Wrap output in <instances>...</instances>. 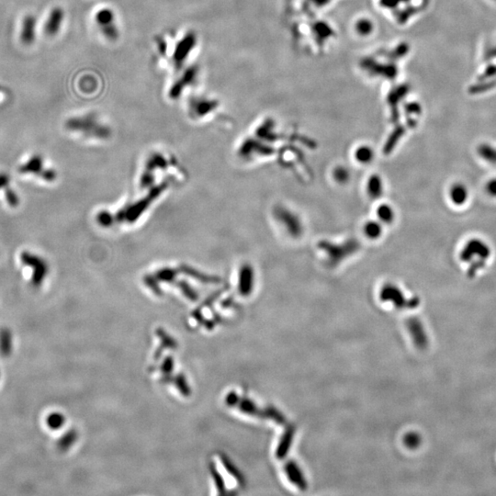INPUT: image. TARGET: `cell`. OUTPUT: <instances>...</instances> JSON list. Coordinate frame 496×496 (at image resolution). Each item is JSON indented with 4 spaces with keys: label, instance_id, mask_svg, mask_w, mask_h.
Here are the masks:
<instances>
[{
    "label": "cell",
    "instance_id": "1",
    "mask_svg": "<svg viewBox=\"0 0 496 496\" xmlns=\"http://www.w3.org/2000/svg\"><path fill=\"white\" fill-rule=\"evenodd\" d=\"M492 250L489 245L480 238H472L461 248L459 258L461 262L469 264L470 277H474L483 269L490 258Z\"/></svg>",
    "mask_w": 496,
    "mask_h": 496
},
{
    "label": "cell",
    "instance_id": "2",
    "mask_svg": "<svg viewBox=\"0 0 496 496\" xmlns=\"http://www.w3.org/2000/svg\"><path fill=\"white\" fill-rule=\"evenodd\" d=\"M65 126L74 132H82L86 134H93V135H102L104 132V127L99 125L93 115H86L84 117H75L71 118L66 121Z\"/></svg>",
    "mask_w": 496,
    "mask_h": 496
},
{
    "label": "cell",
    "instance_id": "3",
    "mask_svg": "<svg viewBox=\"0 0 496 496\" xmlns=\"http://www.w3.org/2000/svg\"><path fill=\"white\" fill-rule=\"evenodd\" d=\"M20 260L25 266L33 267L32 284L35 286H40L48 272L47 263L38 255H35L30 252H22L20 254Z\"/></svg>",
    "mask_w": 496,
    "mask_h": 496
},
{
    "label": "cell",
    "instance_id": "4",
    "mask_svg": "<svg viewBox=\"0 0 496 496\" xmlns=\"http://www.w3.org/2000/svg\"><path fill=\"white\" fill-rule=\"evenodd\" d=\"M95 18L102 34L106 38L112 41L118 38L119 31L115 24L114 13L111 9L108 7L101 8L97 12Z\"/></svg>",
    "mask_w": 496,
    "mask_h": 496
},
{
    "label": "cell",
    "instance_id": "5",
    "mask_svg": "<svg viewBox=\"0 0 496 496\" xmlns=\"http://www.w3.org/2000/svg\"><path fill=\"white\" fill-rule=\"evenodd\" d=\"M380 298L383 301H392L397 308H413L418 304V299H413L407 300L399 288L388 284L382 289L380 293Z\"/></svg>",
    "mask_w": 496,
    "mask_h": 496
},
{
    "label": "cell",
    "instance_id": "6",
    "mask_svg": "<svg viewBox=\"0 0 496 496\" xmlns=\"http://www.w3.org/2000/svg\"><path fill=\"white\" fill-rule=\"evenodd\" d=\"M64 19V10L61 6H54L51 9L45 26L46 35L50 37L56 36L61 30Z\"/></svg>",
    "mask_w": 496,
    "mask_h": 496
},
{
    "label": "cell",
    "instance_id": "7",
    "mask_svg": "<svg viewBox=\"0 0 496 496\" xmlns=\"http://www.w3.org/2000/svg\"><path fill=\"white\" fill-rule=\"evenodd\" d=\"M197 43L196 36L193 33H190L185 38L182 39L177 46L174 52V59L178 65L183 64L185 60L189 57V54L193 50Z\"/></svg>",
    "mask_w": 496,
    "mask_h": 496
},
{
    "label": "cell",
    "instance_id": "8",
    "mask_svg": "<svg viewBox=\"0 0 496 496\" xmlns=\"http://www.w3.org/2000/svg\"><path fill=\"white\" fill-rule=\"evenodd\" d=\"M36 23L37 20L35 16L32 14L26 15L21 23L19 39L21 43L25 45H32L36 39Z\"/></svg>",
    "mask_w": 496,
    "mask_h": 496
},
{
    "label": "cell",
    "instance_id": "9",
    "mask_svg": "<svg viewBox=\"0 0 496 496\" xmlns=\"http://www.w3.org/2000/svg\"><path fill=\"white\" fill-rule=\"evenodd\" d=\"M285 471L289 480L295 484L300 490H305L307 488L306 479L299 466L293 461H290L285 467Z\"/></svg>",
    "mask_w": 496,
    "mask_h": 496
},
{
    "label": "cell",
    "instance_id": "10",
    "mask_svg": "<svg viewBox=\"0 0 496 496\" xmlns=\"http://www.w3.org/2000/svg\"><path fill=\"white\" fill-rule=\"evenodd\" d=\"M408 329L413 337L415 345L421 348L426 347L427 345V337L419 321H417L416 319H411L408 322Z\"/></svg>",
    "mask_w": 496,
    "mask_h": 496
},
{
    "label": "cell",
    "instance_id": "11",
    "mask_svg": "<svg viewBox=\"0 0 496 496\" xmlns=\"http://www.w3.org/2000/svg\"><path fill=\"white\" fill-rule=\"evenodd\" d=\"M449 198L456 206H462L469 198V191L465 185L456 183L449 190Z\"/></svg>",
    "mask_w": 496,
    "mask_h": 496
},
{
    "label": "cell",
    "instance_id": "12",
    "mask_svg": "<svg viewBox=\"0 0 496 496\" xmlns=\"http://www.w3.org/2000/svg\"><path fill=\"white\" fill-rule=\"evenodd\" d=\"M19 171L21 173H32V174H38L42 178H44L45 171L43 170V159L41 156L35 155L32 156L31 159L29 160L26 164L20 166Z\"/></svg>",
    "mask_w": 496,
    "mask_h": 496
},
{
    "label": "cell",
    "instance_id": "13",
    "mask_svg": "<svg viewBox=\"0 0 496 496\" xmlns=\"http://www.w3.org/2000/svg\"><path fill=\"white\" fill-rule=\"evenodd\" d=\"M294 434H295L294 428L293 427H289L287 429L285 434L283 435V437L281 439V441H280V445H279V447H278V450H277V456L279 458H283L288 455L289 450H290V448L292 446Z\"/></svg>",
    "mask_w": 496,
    "mask_h": 496
},
{
    "label": "cell",
    "instance_id": "14",
    "mask_svg": "<svg viewBox=\"0 0 496 496\" xmlns=\"http://www.w3.org/2000/svg\"><path fill=\"white\" fill-rule=\"evenodd\" d=\"M196 73L197 71L195 69H189L186 71V73L181 77V79H179V81L176 83L175 86L172 88V97H178L183 89L188 86V84L193 82V80L196 77Z\"/></svg>",
    "mask_w": 496,
    "mask_h": 496
},
{
    "label": "cell",
    "instance_id": "15",
    "mask_svg": "<svg viewBox=\"0 0 496 496\" xmlns=\"http://www.w3.org/2000/svg\"><path fill=\"white\" fill-rule=\"evenodd\" d=\"M364 235L369 240H377L382 236L383 224L380 221H369L364 225Z\"/></svg>",
    "mask_w": 496,
    "mask_h": 496
},
{
    "label": "cell",
    "instance_id": "16",
    "mask_svg": "<svg viewBox=\"0 0 496 496\" xmlns=\"http://www.w3.org/2000/svg\"><path fill=\"white\" fill-rule=\"evenodd\" d=\"M367 191L370 198H379L383 194V181L378 175H373L367 183Z\"/></svg>",
    "mask_w": 496,
    "mask_h": 496
},
{
    "label": "cell",
    "instance_id": "17",
    "mask_svg": "<svg viewBox=\"0 0 496 496\" xmlns=\"http://www.w3.org/2000/svg\"><path fill=\"white\" fill-rule=\"evenodd\" d=\"M377 216L381 223L384 224H391L395 220V211L394 208L389 204H382L377 209Z\"/></svg>",
    "mask_w": 496,
    "mask_h": 496
},
{
    "label": "cell",
    "instance_id": "18",
    "mask_svg": "<svg viewBox=\"0 0 496 496\" xmlns=\"http://www.w3.org/2000/svg\"><path fill=\"white\" fill-rule=\"evenodd\" d=\"M478 154L486 163L496 166V147L489 144H483L478 147Z\"/></svg>",
    "mask_w": 496,
    "mask_h": 496
},
{
    "label": "cell",
    "instance_id": "19",
    "mask_svg": "<svg viewBox=\"0 0 496 496\" xmlns=\"http://www.w3.org/2000/svg\"><path fill=\"white\" fill-rule=\"evenodd\" d=\"M374 151L369 146H361L358 147L355 152V158L360 164L366 165L369 164L374 158Z\"/></svg>",
    "mask_w": 496,
    "mask_h": 496
},
{
    "label": "cell",
    "instance_id": "20",
    "mask_svg": "<svg viewBox=\"0 0 496 496\" xmlns=\"http://www.w3.org/2000/svg\"><path fill=\"white\" fill-rule=\"evenodd\" d=\"M356 32L361 35H368L373 30V25L369 19H359L356 24Z\"/></svg>",
    "mask_w": 496,
    "mask_h": 496
},
{
    "label": "cell",
    "instance_id": "21",
    "mask_svg": "<svg viewBox=\"0 0 496 496\" xmlns=\"http://www.w3.org/2000/svg\"><path fill=\"white\" fill-rule=\"evenodd\" d=\"M334 178H335V179L337 180L338 183L345 184V183H347L349 180V171L347 168H345V167L338 166V167L336 168V170L334 171Z\"/></svg>",
    "mask_w": 496,
    "mask_h": 496
},
{
    "label": "cell",
    "instance_id": "22",
    "mask_svg": "<svg viewBox=\"0 0 496 496\" xmlns=\"http://www.w3.org/2000/svg\"><path fill=\"white\" fill-rule=\"evenodd\" d=\"M63 423H64V417L60 413H52L48 418V425L53 429L61 427L63 426Z\"/></svg>",
    "mask_w": 496,
    "mask_h": 496
},
{
    "label": "cell",
    "instance_id": "23",
    "mask_svg": "<svg viewBox=\"0 0 496 496\" xmlns=\"http://www.w3.org/2000/svg\"><path fill=\"white\" fill-rule=\"evenodd\" d=\"M404 442H405V445L407 446L408 447L415 448L420 444V438L416 434L411 433V434H409V435H407L405 437Z\"/></svg>",
    "mask_w": 496,
    "mask_h": 496
},
{
    "label": "cell",
    "instance_id": "24",
    "mask_svg": "<svg viewBox=\"0 0 496 496\" xmlns=\"http://www.w3.org/2000/svg\"><path fill=\"white\" fill-rule=\"evenodd\" d=\"M6 200L8 204L12 207H16L19 205V198L17 196V194L14 192V191H11V190H7L6 192Z\"/></svg>",
    "mask_w": 496,
    "mask_h": 496
},
{
    "label": "cell",
    "instance_id": "25",
    "mask_svg": "<svg viewBox=\"0 0 496 496\" xmlns=\"http://www.w3.org/2000/svg\"><path fill=\"white\" fill-rule=\"evenodd\" d=\"M485 190H486V192L489 194V196L496 198V178H493V179H491L490 181L487 182Z\"/></svg>",
    "mask_w": 496,
    "mask_h": 496
},
{
    "label": "cell",
    "instance_id": "26",
    "mask_svg": "<svg viewBox=\"0 0 496 496\" xmlns=\"http://www.w3.org/2000/svg\"><path fill=\"white\" fill-rule=\"evenodd\" d=\"M496 75V65H489V66L486 68V70L484 71V74L482 75V77H484V78H488V77H495Z\"/></svg>",
    "mask_w": 496,
    "mask_h": 496
},
{
    "label": "cell",
    "instance_id": "27",
    "mask_svg": "<svg viewBox=\"0 0 496 496\" xmlns=\"http://www.w3.org/2000/svg\"><path fill=\"white\" fill-rule=\"evenodd\" d=\"M8 183H9L8 176L4 173H1L0 174V189H3L4 187H6V185H8Z\"/></svg>",
    "mask_w": 496,
    "mask_h": 496
}]
</instances>
